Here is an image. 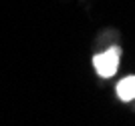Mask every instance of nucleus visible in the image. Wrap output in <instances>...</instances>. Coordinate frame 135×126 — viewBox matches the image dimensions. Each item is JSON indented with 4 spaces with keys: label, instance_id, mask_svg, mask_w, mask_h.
Wrapping results in <instances>:
<instances>
[{
    "label": "nucleus",
    "instance_id": "2",
    "mask_svg": "<svg viewBox=\"0 0 135 126\" xmlns=\"http://www.w3.org/2000/svg\"><path fill=\"white\" fill-rule=\"evenodd\" d=\"M117 96L123 102H129L135 98V76H127L123 80H119L117 84Z\"/></svg>",
    "mask_w": 135,
    "mask_h": 126
},
{
    "label": "nucleus",
    "instance_id": "1",
    "mask_svg": "<svg viewBox=\"0 0 135 126\" xmlns=\"http://www.w3.org/2000/svg\"><path fill=\"white\" fill-rule=\"evenodd\" d=\"M119 56H121V50L117 46L105 50L103 54H97L93 58V66H95L97 74L101 78H111L115 72H117V66H119Z\"/></svg>",
    "mask_w": 135,
    "mask_h": 126
}]
</instances>
